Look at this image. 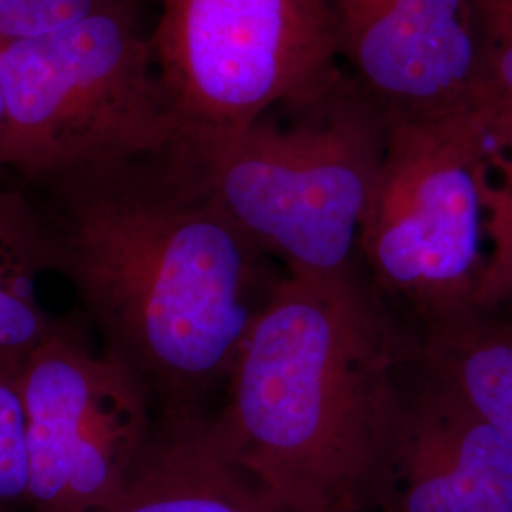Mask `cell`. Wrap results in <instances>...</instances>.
Segmentation results:
<instances>
[{
    "instance_id": "obj_6",
    "label": "cell",
    "mask_w": 512,
    "mask_h": 512,
    "mask_svg": "<svg viewBox=\"0 0 512 512\" xmlns=\"http://www.w3.org/2000/svg\"><path fill=\"white\" fill-rule=\"evenodd\" d=\"M150 46L181 135L308 110L348 80L323 0H160Z\"/></svg>"
},
{
    "instance_id": "obj_7",
    "label": "cell",
    "mask_w": 512,
    "mask_h": 512,
    "mask_svg": "<svg viewBox=\"0 0 512 512\" xmlns=\"http://www.w3.org/2000/svg\"><path fill=\"white\" fill-rule=\"evenodd\" d=\"M33 512H92L124 490L154 435L147 384L74 321L55 319L19 368Z\"/></svg>"
},
{
    "instance_id": "obj_11",
    "label": "cell",
    "mask_w": 512,
    "mask_h": 512,
    "mask_svg": "<svg viewBox=\"0 0 512 512\" xmlns=\"http://www.w3.org/2000/svg\"><path fill=\"white\" fill-rule=\"evenodd\" d=\"M420 365L512 442V319L469 310L423 329Z\"/></svg>"
},
{
    "instance_id": "obj_9",
    "label": "cell",
    "mask_w": 512,
    "mask_h": 512,
    "mask_svg": "<svg viewBox=\"0 0 512 512\" xmlns=\"http://www.w3.org/2000/svg\"><path fill=\"white\" fill-rule=\"evenodd\" d=\"M421 366V365H420ZM376 507L382 512H512V442L421 366Z\"/></svg>"
},
{
    "instance_id": "obj_13",
    "label": "cell",
    "mask_w": 512,
    "mask_h": 512,
    "mask_svg": "<svg viewBox=\"0 0 512 512\" xmlns=\"http://www.w3.org/2000/svg\"><path fill=\"white\" fill-rule=\"evenodd\" d=\"M478 31L476 109L494 148L512 145V0H473Z\"/></svg>"
},
{
    "instance_id": "obj_10",
    "label": "cell",
    "mask_w": 512,
    "mask_h": 512,
    "mask_svg": "<svg viewBox=\"0 0 512 512\" xmlns=\"http://www.w3.org/2000/svg\"><path fill=\"white\" fill-rule=\"evenodd\" d=\"M92 512H291L224 448L202 412L162 416L124 490Z\"/></svg>"
},
{
    "instance_id": "obj_16",
    "label": "cell",
    "mask_w": 512,
    "mask_h": 512,
    "mask_svg": "<svg viewBox=\"0 0 512 512\" xmlns=\"http://www.w3.org/2000/svg\"><path fill=\"white\" fill-rule=\"evenodd\" d=\"M135 0H0V42L48 35Z\"/></svg>"
},
{
    "instance_id": "obj_17",
    "label": "cell",
    "mask_w": 512,
    "mask_h": 512,
    "mask_svg": "<svg viewBox=\"0 0 512 512\" xmlns=\"http://www.w3.org/2000/svg\"><path fill=\"white\" fill-rule=\"evenodd\" d=\"M6 135H8V105H6V93H4V84L0 76V167H4Z\"/></svg>"
},
{
    "instance_id": "obj_14",
    "label": "cell",
    "mask_w": 512,
    "mask_h": 512,
    "mask_svg": "<svg viewBox=\"0 0 512 512\" xmlns=\"http://www.w3.org/2000/svg\"><path fill=\"white\" fill-rule=\"evenodd\" d=\"M482 202L490 251L484 255L473 308L501 315L512 310V145L492 150Z\"/></svg>"
},
{
    "instance_id": "obj_1",
    "label": "cell",
    "mask_w": 512,
    "mask_h": 512,
    "mask_svg": "<svg viewBox=\"0 0 512 512\" xmlns=\"http://www.w3.org/2000/svg\"><path fill=\"white\" fill-rule=\"evenodd\" d=\"M54 272L162 416L202 412L228 382L260 306L262 251L167 154L88 165L46 183Z\"/></svg>"
},
{
    "instance_id": "obj_4",
    "label": "cell",
    "mask_w": 512,
    "mask_h": 512,
    "mask_svg": "<svg viewBox=\"0 0 512 512\" xmlns=\"http://www.w3.org/2000/svg\"><path fill=\"white\" fill-rule=\"evenodd\" d=\"M0 76L8 105L4 165L29 183L156 156L181 137L135 2L48 35L0 42Z\"/></svg>"
},
{
    "instance_id": "obj_2",
    "label": "cell",
    "mask_w": 512,
    "mask_h": 512,
    "mask_svg": "<svg viewBox=\"0 0 512 512\" xmlns=\"http://www.w3.org/2000/svg\"><path fill=\"white\" fill-rule=\"evenodd\" d=\"M404 351L353 272L289 274L253 319L213 429L289 511L365 512L401 425Z\"/></svg>"
},
{
    "instance_id": "obj_15",
    "label": "cell",
    "mask_w": 512,
    "mask_h": 512,
    "mask_svg": "<svg viewBox=\"0 0 512 512\" xmlns=\"http://www.w3.org/2000/svg\"><path fill=\"white\" fill-rule=\"evenodd\" d=\"M21 361L0 355V512L27 499V423L19 387Z\"/></svg>"
},
{
    "instance_id": "obj_5",
    "label": "cell",
    "mask_w": 512,
    "mask_h": 512,
    "mask_svg": "<svg viewBox=\"0 0 512 512\" xmlns=\"http://www.w3.org/2000/svg\"><path fill=\"white\" fill-rule=\"evenodd\" d=\"M492 150L476 107L385 114L384 154L357 251L376 285L423 329L473 310Z\"/></svg>"
},
{
    "instance_id": "obj_12",
    "label": "cell",
    "mask_w": 512,
    "mask_h": 512,
    "mask_svg": "<svg viewBox=\"0 0 512 512\" xmlns=\"http://www.w3.org/2000/svg\"><path fill=\"white\" fill-rule=\"evenodd\" d=\"M54 272L52 239L40 211L0 188V355L25 361L54 327L38 300V279Z\"/></svg>"
},
{
    "instance_id": "obj_3",
    "label": "cell",
    "mask_w": 512,
    "mask_h": 512,
    "mask_svg": "<svg viewBox=\"0 0 512 512\" xmlns=\"http://www.w3.org/2000/svg\"><path fill=\"white\" fill-rule=\"evenodd\" d=\"M384 141V112L348 78L291 128L184 133L165 154L264 255L330 277L353 272Z\"/></svg>"
},
{
    "instance_id": "obj_8",
    "label": "cell",
    "mask_w": 512,
    "mask_h": 512,
    "mask_svg": "<svg viewBox=\"0 0 512 512\" xmlns=\"http://www.w3.org/2000/svg\"><path fill=\"white\" fill-rule=\"evenodd\" d=\"M340 61L384 114L476 107L473 0H323Z\"/></svg>"
}]
</instances>
